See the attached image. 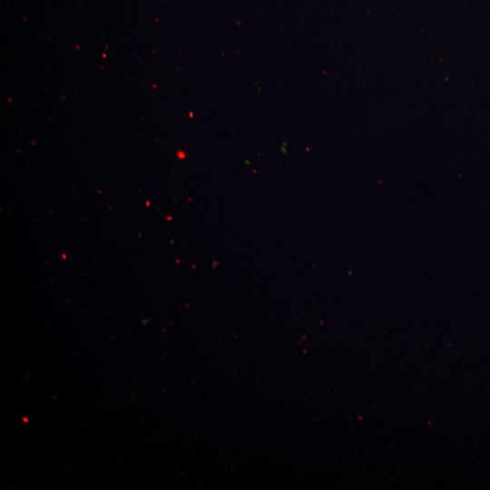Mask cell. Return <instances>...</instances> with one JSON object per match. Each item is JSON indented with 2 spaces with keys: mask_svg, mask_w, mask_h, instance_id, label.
<instances>
[]
</instances>
